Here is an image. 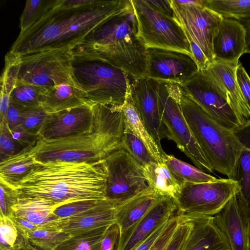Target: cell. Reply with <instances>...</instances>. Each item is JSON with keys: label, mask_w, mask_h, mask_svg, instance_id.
Listing matches in <instances>:
<instances>
[{"label": "cell", "mask_w": 250, "mask_h": 250, "mask_svg": "<svg viewBox=\"0 0 250 250\" xmlns=\"http://www.w3.org/2000/svg\"><path fill=\"white\" fill-rule=\"evenodd\" d=\"M132 9L130 0H50L40 18L20 32L9 51L22 56L73 48L97 27Z\"/></svg>", "instance_id": "6da1fadb"}, {"label": "cell", "mask_w": 250, "mask_h": 250, "mask_svg": "<svg viewBox=\"0 0 250 250\" xmlns=\"http://www.w3.org/2000/svg\"><path fill=\"white\" fill-rule=\"evenodd\" d=\"M15 186L20 196L43 198L60 206L106 197L105 159L87 162L36 163Z\"/></svg>", "instance_id": "7a4b0ae2"}, {"label": "cell", "mask_w": 250, "mask_h": 250, "mask_svg": "<svg viewBox=\"0 0 250 250\" xmlns=\"http://www.w3.org/2000/svg\"><path fill=\"white\" fill-rule=\"evenodd\" d=\"M92 109L90 130L56 140L39 138L31 148L35 162H95L122 148L125 128L122 106L92 104Z\"/></svg>", "instance_id": "3957f363"}, {"label": "cell", "mask_w": 250, "mask_h": 250, "mask_svg": "<svg viewBox=\"0 0 250 250\" xmlns=\"http://www.w3.org/2000/svg\"><path fill=\"white\" fill-rule=\"evenodd\" d=\"M72 50L111 63L133 80L146 76L147 49L138 35L133 9L97 27Z\"/></svg>", "instance_id": "277c9868"}, {"label": "cell", "mask_w": 250, "mask_h": 250, "mask_svg": "<svg viewBox=\"0 0 250 250\" xmlns=\"http://www.w3.org/2000/svg\"><path fill=\"white\" fill-rule=\"evenodd\" d=\"M173 87L190 131L212 168L233 180L242 147L233 130L213 119L179 84L173 83Z\"/></svg>", "instance_id": "5b68a950"}, {"label": "cell", "mask_w": 250, "mask_h": 250, "mask_svg": "<svg viewBox=\"0 0 250 250\" xmlns=\"http://www.w3.org/2000/svg\"><path fill=\"white\" fill-rule=\"evenodd\" d=\"M72 52L74 79L86 102L122 106L131 85L129 75L103 60Z\"/></svg>", "instance_id": "8992f818"}, {"label": "cell", "mask_w": 250, "mask_h": 250, "mask_svg": "<svg viewBox=\"0 0 250 250\" xmlns=\"http://www.w3.org/2000/svg\"><path fill=\"white\" fill-rule=\"evenodd\" d=\"M72 49L64 47L18 55L17 84H31L50 89L68 84L78 88L74 79Z\"/></svg>", "instance_id": "52a82bcc"}, {"label": "cell", "mask_w": 250, "mask_h": 250, "mask_svg": "<svg viewBox=\"0 0 250 250\" xmlns=\"http://www.w3.org/2000/svg\"><path fill=\"white\" fill-rule=\"evenodd\" d=\"M239 189L237 182L229 178L202 183L184 182L175 200L177 213L191 220L213 217Z\"/></svg>", "instance_id": "ba28073f"}, {"label": "cell", "mask_w": 250, "mask_h": 250, "mask_svg": "<svg viewBox=\"0 0 250 250\" xmlns=\"http://www.w3.org/2000/svg\"><path fill=\"white\" fill-rule=\"evenodd\" d=\"M130 2L136 19L138 35L146 49L175 50L192 57L184 30L175 19L154 10L144 0H130Z\"/></svg>", "instance_id": "9c48e42d"}, {"label": "cell", "mask_w": 250, "mask_h": 250, "mask_svg": "<svg viewBox=\"0 0 250 250\" xmlns=\"http://www.w3.org/2000/svg\"><path fill=\"white\" fill-rule=\"evenodd\" d=\"M158 98L160 112L168 139L173 141L197 167L204 172L213 173L214 170L186 122L170 83H160Z\"/></svg>", "instance_id": "30bf717a"}, {"label": "cell", "mask_w": 250, "mask_h": 250, "mask_svg": "<svg viewBox=\"0 0 250 250\" xmlns=\"http://www.w3.org/2000/svg\"><path fill=\"white\" fill-rule=\"evenodd\" d=\"M105 160L106 197L117 206L148 188L142 167L124 149L114 151Z\"/></svg>", "instance_id": "8fae6325"}, {"label": "cell", "mask_w": 250, "mask_h": 250, "mask_svg": "<svg viewBox=\"0 0 250 250\" xmlns=\"http://www.w3.org/2000/svg\"><path fill=\"white\" fill-rule=\"evenodd\" d=\"M175 18L190 38L202 49L211 63L215 60L213 41L223 17L206 6L186 5L170 0Z\"/></svg>", "instance_id": "7c38bea8"}, {"label": "cell", "mask_w": 250, "mask_h": 250, "mask_svg": "<svg viewBox=\"0 0 250 250\" xmlns=\"http://www.w3.org/2000/svg\"><path fill=\"white\" fill-rule=\"evenodd\" d=\"M180 85L190 98L222 125L234 130L241 125L226 94L202 71H199L191 80Z\"/></svg>", "instance_id": "4fadbf2b"}, {"label": "cell", "mask_w": 250, "mask_h": 250, "mask_svg": "<svg viewBox=\"0 0 250 250\" xmlns=\"http://www.w3.org/2000/svg\"><path fill=\"white\" fill-rule=\"evenodd\" d=\"M199 72L197 64L190 55L177 51L147 48L146 75L160 83H184Z\"/></svg>", "instance_id": "5bb4252c"}, {"label": "cell", "mask_w": 250, "mask_h": 250, "mask_svg": "<svg viewBox=\"0 0 250 250\" xmlns=\"http://www.w3.org/2000/svg\"><path fill=\"white\" fill-rule=\"evenodd\" d=\"M160 82L145 76L131 83V95L135 106L147 131L160 149L161 141L168 139L159 109L158 92Z\"/></svg>", "instance_id": "9a60e30c"}, {"label": "cell", "mask_w": 250, "mask_h": 250, "mask_svg": "<svg viewBox=\"0 0 250 250\" xmlns=\"http://www.w3.org/2000/svg\"><path fill=\"white\" fill-rule=\"evenodd\" d=\"M93 122L92 104L90 103L48 113L39 138L50 140L76 135L90 130Z\"/></svg>", "instance_id": "2e32d148"}, {"label": "cell", "mask_w": 250, "mask_h": 250, "mask_svg": "<svg viewBox=\"0 0 250 250\" xmlns=\"http://www.w3.org/2000/svg\"><path fill=\"white\" fill-rule=\"evenodd\" d=\"M213 219L227 236L231 250H250V214L237 194Z\"/></svg>", "instance_id": "e0dca14e"}, {"label": "cell", "mask_w": 250, "mask_h": 250, "mask_svg": "<svg viewBox=\"0 0 250 250\" xmlns=\"http://www.w3.org/2000/svg\"><path fill=\"white\" fill-rule=\"evenodd\" d=\"M117 205L110 202L73 216L57 218L39 229L56 230L73 236L116 223Z\"/></svg>", "instance_id": "ac0fdd59"}, {"label": "cell", "mask_w": 250, "mask_h": 250, "mask_svg": "<svg viewBox=\"0 0 250 250\" xmlns=\"http://www.w3.org/2000/svg\"><path fill=\"white\" fill-rule=\"evenodd\" d=\"M238 62L215 59L202 71L226 94L229 103L241 125L250 119V112L240 90L236 77Z\"/></svg>", "instance_id": "d6986e66"}, {"label": "cell", "mask_w": 250, "mask_h": 250, "mask_svg": "<svg viewBox=\"0 0 250 250\" xmlns=\"http://www.w3.org/2000/svg\"><path fill=\"white\" fill-rule=\"evenodd\" d=\"M177 211L173 198H162L121 238L118 250H133Z\"/></svg>", "instance_id": "ffe728a7"}, {"label": "cell", "mask_w": 250, "mask_h": 250, "mask_svg": "<svg viewBox=\"0 0 250 250\" xmlns=\"http://www.w3.org/2000/svg\"><path fill=\"white\" fill-rule=\"evenodd\" d=\"M215 59L233 62L247 53L246 31L237 20L223 18L213 41Z\"/></svg>", "instance_id": "44dd1931"}, {"label": "cell", "mask_w": 250, "mask_h": 250, "mask_svg": "<svg viewBox=\"0 0 250 250\" xmlns=\"http://www.w3.org/2000/svg\"><path fill=\"white\" fill-rule=\"evenodd\" d=\"M192 220V229L182 250H231L227 236L213 217Z\"/></svg>", "instance_id": "7402d4cb"}, {"label": "cell", "mask_w": 250, "mask_h": 250, "mask_svg": "<svg viewBox=\"0 0 250 250\" xmlns=\"http://www.w3.org/2000/svg\"><path fill=\"white\" fill-rule=\"evenodd\" d=\"M149 188L130 198L116 208V223L121 238L162 198Z\"/></svg>", "instance_id": "603a6c76"}, {"label": "cell", "mask_w": 250, "mask_h": 250, "mask_svg": "<svg viewBox=\"0 0 250 250\" xmlns=\"http://www.w3.org/2000/svg\"><path fill=\"white\" fill-rule=\"evenodd\" d=\"M233 131L242 147L233 180L237 182L239 187L237 195L250 214V119L240 125Z\"/></svg>", "instance_id": "cb8c5ba5"}, {"label": "cell", "mask_w": 250, "mask_h": 250, "mask_svg": "<svg viewBox=\"0 0 250 250\" xmlns=\"http://www.w3.org/2000/svg\"><path fill=\"white\" fill-rule=\"evenodd\" d=\"M60 206L49 200L36 197L20 196L12 208L10 217L25 219L40 228L57 219L53 215Z\"/></svg>", "instance_id": "d4e9b609"}, {"label": "cell", "mask_w": 250, "mask_h": 250, "mask_svg": "<svg viewBox=\"0 0 250 250\" xmlns=\"http://www.w3.org/2000/svg\"><path fill=\"white\" fill-rule=\"evenodd\" d=\"M142 167L148 188L157 195L172 198L175 201L182 184L165 162H152Z\"/></svg>", "instance_id": "484cf974"}, {"label": "cell", "mask_w": 250, "mask_h": 250, "mask_svg": "<svg viewBox=\"0 0 250 250\" xmlns=\"http://www.w3.org/2000/svg\"><path fill=\"white\" fill-rule=\"evenodd\" d=\"M122 109L125 117V128L139 139L158 163L165 162L167 154L158 147L142 121L132 99L131 85Z\"/></svg>", "instance_id": "4316f807"}, {"label": "cell", "mask_w": 250, "mask_h": 250, "mask_svg": "<svg viewBox=\"0 0 250 250\" xmlns=\"http://www.w3.org/2000/svg\"><path fill=\"white\" fill-rule=\"evenodd\" d=\"M87 103L81 90L70 84H62L47 90L42 106L47 113H52Z\"/></svg>", "instance_id": "83f0119b"}, {"label": "cell", "mask_w": 250, "mask_h": 250, "mask_svg": "<svg viewBox=\"0 0 250 250\" xmlns=\"http://www.w3.org/2000/svg\"><path fill=\"white\" fill-rule=\"evenodd\" d=\"M31 148L0 160V183L14 188L36 166Z\"/></svg>", "instance_id": "f1b7e54d"}, {"label": "cell", "mask_w": 250, "mask_h": 250, "mask_svg": "<svg viewBox=\"0 0 250 250\" xmlns=\"http://www.w3.org/2000/svg\"><path fill=\"white\" fill-rule=\"evenodd\" d=\"M19 56L9 52L0 76V121L5 118L10 103V95L17 83Z\"/></svg>", "instance_id": "f546056e"}, {"label": "cell", "mask_w": 250, "mask_h": 250, "mask_svg": "<svg viewBox=\"0 0 250 250\" xmlns=\"http://www.w3.org/2000/svg\"><path fill=\"white\" fill-rule=\"evenodd\" d=\"M165 162L182 184L184 182L202 183L217 179L198 167L178 159L173 155L167 154Z\"/></svg>", "instance_id": "4dcf8cb0"}, {"label": "cell", "mask_w": 250, "mask_h": 250, "mask_svg": "<svg viewBox=\"0 0 250 250\" xmlns=\"http://www.w3.org/2000/svg\"><path fill=\"white\" fill-rule=\"evenodd\" d=\"M205 6L223 18L237 21L250 18V0H204Z\"/></svg>", "instance_id": "1f68e13d"}, {"label": "cell", "mask_w": 250, "mask_h": 250, "mask_svg": "<svg viewBox=\"0 0 250 250\" xmlns=\"http://www.w3.org/2000/svg\"><path fill=\"white\" fill-rule=\"evenodd\" d=\"M108 226L71 236L55 250H100L101 242Z\"/></svg>", "instance_id": "d6a6232c"}, {"label": "cell", "mask_w": 250, "mask_h": 250, "mask_svg": "<svg viewBox=\"0 0 250 250\" xmlns=\"http://www.w3.org/2000/svg\"><path fill=\"white\" fill-rule=\"evenodd\" d=\"M48 90L31 84H17L11 93L10 102L24 108L42 106Z\"/></svg>", "instance_id": "836d02e7"}, {"label": "cell", "mask_w": 250, "mask_h": 250, "mask_svg": "<svg viewBox=\"0 0 250 250\" xmlns=\"http://www.w3.org/2000/svg\"><path fill=\"white\" fill-rule=\"evenodd\" d=\"M70 236L63 232L38 228L27 233L26 241L39 250H55Z\"/></svg>", "instance_id": "e575fe53"}, {"label": "cell", "mask_w": 250, "mask_h": 250, "mask_svg": "<svg viewBox=\"0 0 250 250\" xmlns=\"http://www.w3.org/2000/svg\"><path fill=\"white\" fill-rule=\"evenodd\" d=\"M122 148L127 151L142 167L156 162L145 144L136 136L125 129Z\"/></svg>", "instance_id": "d590c367"}, {"label": "cell", "mask_w": 250, "mask_h": 250, "mask_svg": "<svg viewBox=\"0 0 250 250\" xmlns=\"http://www.w3.org/2000/svg\"><path fill=\"white\" fill-rule=\"evenodd\" d=\"M110 202L112 201L106 198L72 202L57 208L53 212V215L59 219L67 218L81 214Z\"/></svg>", "instance_id": "8d00e7d4"}, {"label": "cell", "mask_w": 250, "mask_h": 250, "mask_svg": "<svg viewBox=\"0 0 250 250\" xmlns=\"http://www.w3.org/2000/svg\"><path fill=\"white\" fill-rule=\"evenodd\" d=\"M47 114L42 106L24 108L20 126L25 131L38 136Z\"/></svg>", "instance_id": "74e56055"}, {"label": "cell", "mask_w": 250, "mask_h": 250, "mask_svg": "<svg viewBox=\"0 0 250 250\" xmlns=\"http://www.w3.org/2000/svg\"><path fill=\"white\" fill-rule=\"evenodd\" d=\"M50 0H28L20 19L21 32H23L42 15Z\"/></svg>", "instance_id": "f35d334b"}, {"label": "cell", "mask_w": 250, "mask_h": 250, "mask_svg": "<svg viewBox=\"0 0 250 250\" xmlns=\"http://www.w3.org/2000/svg\"><path fill=\"white\" fill-rule=\"evenodd\" d=\"M181 217L180 221L165 250H182L189 236L194 222L190 219Z\"/></svg>", "instance_id": "ab89813d"}, {"label": "cell", "mask_w": 250, "mask_h": 250, "mask_svg": "<svg viewBox=\"0 0 250 250\" xmlns=\"http://www.w3.org/2000/svg\"><path fill=\"white\" fill-rule=\"evenodd\" d=\"M23 149L13 139L5 119L0 121V160L15 155Z\"/></svg>", "instance_id": "60d3db41"}, {"label": "cell", "mask_w": 250, "mask_h": 250, "mask_svg": "<svg viewBox=\"0 0 250 250\" xmlns=\"http://www.w3.org/2000/svg\"><path fill=\"white\" fill-rule=\"evenodd\" d=\"M0 245L13 247L19 237L18 230L11 218L0 215Z\"/></svg>", "instance_id": "b9f144b4"}, {"label": "cell", "mask_w": 250, "mask_h": 250, "mask_svg": "<svg viewBox=\"0 0 250 250\" xmlns=\"http://www.w3.org/2000/svg\"><path fill=\"white\" fill-rule=\"evenodd\" d=\"M0 215L10 217L12 208L20 197L18 191L0 183Z\"/></svg>", "instance_id": "7bdbcfd3"}, {"label": "cell", "mask_w": 250, "mask_h": 250, "mask_svg": "<svg viewBox=\"0 0 250 250\" xmlns=\"http://www.w3.org/2000/svg\"><path fill=\"white\" fill-rule=\"evenodd\" d=\"M181 218V216L176 213L170 219L164 231L149 250H165L175 231Z\"/></svg>", "instance_id": "ee69618b"}, {"label": "cell", "mask_w": 250, "mask_h": 250, "mask_svg": "<svg viewBox=\"0 0 250 250\" xmlns=\"http://www.w3.org/2000/svg\"><path fill=\"white\" fill-rule=\"evenodd\" d=\"M121 238L119 225L116 223L109 225L101 242L100 250H118Z\"/></svg>", "instance_id": "f6af8a7d"}, {"label": "cell", "mask_w": 250, "mask_h": 250, "mask_svg": "<svg viewBox=\"0 0 250 250\" xmlns=\"http://www.w3.org/2000/svg\"><path fill=\"white\" fill-rule=\"evenodd\" d=\"M236 77L242 95L250 112V78L240 62L236 68Z\"/></svg>", "instance_id": "bcb514c9"}, {"label": "cell", "mask_w": 250, "mask_h": 250, "mask_svg": "<svg viewBox=\"0 0 250 250\" xmlns=\"http://www.w3.org/2000/svg\"><path fill=\"white\" fill-rule=\"evenodd\" d=\"M10 130L14 141L23 149L34 146L39 139L38 135L25 131L20 125Z\"/></svg>", "instance_id": "7dc6e473"}, {"label": "cell", "mask_w": 250, "mask_h": 250, "mask_svg": "<svg viewBox=\"0 0 250 250\" xmlns=\"http://www.w3.org/2000/svg\"><path fill=\"white\" fill-rule=\"evenodd\" d=\"M23 108L10 102L4 119L10 130L20 125L21 114Z\"/></svg>", "instance_id": "c3c4849f"}, {"label": "cell", "mask_w": 250, "mask_h": 250, "mask_svg": "<svg viewBox=\"0 0 250 250\" xmlns=\"http://www.w3.org/2000/svg\"><path fill=\"white\" fill-rule=\"evenodd\" d=\"M187 38L190 44L192 57L197 64L199 71L206 69L210 62L199 46L190 38Z\"/></svg>", "instance_id": "681fc988"}, {"label": "cell", "mask_w": 250, "mask_h": 250, "mask_svg": "<svg viewBox=\"0 0 250 250\" xmlns=\"http://www.w3.org/2000/svg\"><path fill=\"white\" fill-rule=\"evenodd\" d=\"M169 220L158 227L133 250H149L164 231Z\"/></svg>", "instance_id": "f907efd6"}, {"label": "cell", "mask_w": 250, "mask_h": 250, "mask_svg": "<svg viewBox=\"0 0 250 250\" xmlns=\"http://www.w3.org/2000/svg\"><path fill=\"white\" fill-rule=\"evenodd\" d=\"M144 1L154 10L168 17L175 18L174 13L171 5L170 0H144Z\"/></svg>", "instance_id": "816d5d0a"}, {"label": "cell", "mask_w": 250, "mask_h": 250, "mask_svg": "<svg viewBox=\"0 0 250 250\" xmlns=\"http://www.w3.org/2000/svg\"><path fill=\"white\" fill-rule=\"evenodd\" d=\"M10 217L13 221L19 233L24 238L25 241L26 235L28 232L39 228L38 226L25 219L14 216Z\"/></svg>", "instance_id": "f5cc1de1"}, {"label": "cell", "mask_w": 250, "mask_h": 250, "mask_svg": "<svg viewBox=\"0 0 250 250\" xmlns=\"http://www.w3.org/2000/svg\"><path fill=\"white\" fill-rule=\"evenodd\" d=\"M0 250H39L30 245L21 236L19 235L13 247H7L0 245Z\"/></svg>", "instance_id": "db71d44e"}, {"label": "cell", "mask_w": 250, "mask_h": 250, "mask_svg": "<svg viewBox=\"0 0 250 250\" xmlns=\"http://www.w3.org/2000/svg\"><path fill=\"white\" fill-rule=\"evenodd\" d=\"M238 21L244 26L245 29L247 53L250 54V18Z\"/></svg>", "instance_id": "11a10c76"}, {"label": "cell", "mask_w": 250, "mask_h": 250, "mask_svg": "<svg viewBox=\"0 0 250 250\" xmlns=\"http://www.w3.org/2000/svg\"><path fill=\"white\" fill-rule=\"evenodd\" d=\"M177 0L179 3L183 5H194L201 7L205 6L204 0Z\"/></svg>", "instance_id": "9f6ffc18"}, {"label": "cell", "mask_w": 250, "mask_h": 250, "mask_svg": "<svg viewBox=\"0 0 250 250\" xmlns=\"http://www.w3.org/2000/svg\"></svg>", "instance_id": "6f0895ef"}]
</instances>
